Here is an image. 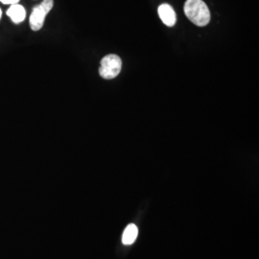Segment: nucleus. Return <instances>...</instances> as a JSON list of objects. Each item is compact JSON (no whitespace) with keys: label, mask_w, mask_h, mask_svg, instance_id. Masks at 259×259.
I'll return each mask as SVG.
<instances>
[{"label":"nucleus","mask_w":259,"mask_h":259,"mask_svg":"<svg viewBox=\"0 0 259 259\" xmlns=\"http://www.w3.org/2000/svg\"><path fill=\"white\" fill-rule=\"evenodd\" d=\"M185 14L187 19L199 27L206 26L210 21V12L203 0H186Z\"/></svg>","instance_id":"1"},{"label":"nucleus","mask_w":259,"mask_h":259,"mask_svg":"<svg viewBox=\"0 0 259 259\" xmlns=\"http://www.w3.org/2000/svg\"><path fill=\"white\" fill-rule=\"evenodd\" d=\"M121 67L122 61L118 56L113 54L105 56L101 60L99 74L106 80H111L119 75Z\"/></svg>","instance_id":"2"},{"label":"nucleus","mask_w":259,"mask_h":259,"mask_svg":"<svg viewBox=\"0 0 259 259\" xmlns=\"http://www.w3.org/2000/svg\"><path fill=\"white\" fill-rule=\"evenodd\" d=\"M53 0H44L39 5H37L33 9L29 19L30 27L33 31H38L42 28L46 17L53 8Z\"/></svg>","instance_id":"3"},{"label":"nucleus","mask_w":259,"mask_h":259,"mask_svg":"<svg viewBox=\"0 0 259 259\" xmlns=\"http://www.w3.org/2000/svg\"><path fill=\"white\" fill-rule=\"evenodd\" d=\"M158 16L161 19V21L168 27H172L176 24V13L173 9V7L170 6L169 4L164 3L158 7Z\"/></svg>","instance_id":"4"},{"label":"nucleus","mask_w":259,"mask_h":259,"mask_svg":"<svg viewBox=\"0 0 259 259\" xmlns=\"http://www.w3.org/2000/svg\"><path fill=\"white\" fill-rule=\"evenodd\" d=\"M7 16L10 17V19H12L14 23L19 24L25 19L26 11L23 6L19 4H13L11 5L9 9L7 10Z\"/></svg>","instance_id":"5"},{"label":"nucleus","mask_w":259,"mask_h":259,"mask_svg":"<svg viewBox=\"0 0 259 259\" xmlns=\"http://www.w3.org/2000/svg\"><path fill=\"white\" fill-rule=\"evenodd\" d=\"M139 229L135 224H130L125 229L122 235V242L124 245H132L138 237Z\"/></svg>","instance_id":"6"},{"label":"nucleus","mask_w":259,"mask_h":259,"mask_svg":"<svg viewBox=\"0 0 259 259\" xmlns=\"http://www.w3.org/2000/svg\"><path fill=\"white\" fill-rule=\"evenodd\" d=\"M3 4H9V5H13V4H18L19 0H0Z\"/></svg>","instance_id":"7"},{"label":"nucleus","mask_w":259,"mask_h":259,"mask_svg":"<svg viewBox=\"0 0 259 259\" xmlns=\"http://www.w3.org/2000/svg\"><path fill=\"white\" fill-rule=\"evenodd\" d=\"M1 16H2V11L0 9V19H1Z\"/></svg>","instance_id":"8"}]
</instances>
